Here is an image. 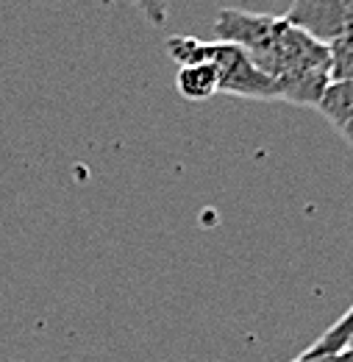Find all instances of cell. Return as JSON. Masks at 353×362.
I'll list each match as a JSON object with an SVG mask.
<instances>
[{"label":"cell","mask_w":353,"mask_h":362,"mask_svg":"<svg viewBox=\"0 0 353 362\" xmlns=\"http://www.w3.org/2000/svg\"><path fill=\"white\" fill-rule=\"evenodd\" d=\"M167 56L181 64H198V62H209L217 67L220 73V92L225 95H237V98H253V100H278L275 81L265 76L253 59L242 50V47L222 42V40H198L189 34H176L167 42Z\"/></svg>","instance_id":"cell-1"},{"label":"cell","mask_w":353,"mask_h":362,"mask_svg":"<svg viewBox=\"0 0 353 362\" xmlns=\"http://www.w3.org/2000/svg\"><path fill=\"white\" fill-rule=\"evenodd\" d=\"M284 25H287L284 14L278 17L262 11H245V8H222L215 20V34L217 40L242 47L251 59H256L281 34Z\"/></svg>","instance_id":"cell-2"},{"label":"cell","mask_w":353,"mask_h":362,"mask_svg":"<svg viewBox=\"0 0 353 362\" xmlns=\"http://www.w3.org/2000/svg\"><path fill=\"white\" fill-rule=\"evenodd\" d=\"M284 17L323 45L353 34V0H292Z\"/></svg>","instance_id":"cell-3"},{"label":"cell","mask_w":353,"mask_h":362,"mask_svg":"<svg viewBox=\"0 0 353 362\" xmlns=\"http://www.w3.org/2000/svg\"><path fill=\"white\" fill-rule=\"evenodd\" d=\"M314 109L353 148V81H331Z\"/></svg>","instance_id":"cell-4"},{"label":"cell","mask_w":353,"mask_h":362,"mask_svg":"<svg viewBox=\"0 0 353 362\" xmlns=\"http://www.w3.org/2000/svg\"><path fill=\"white\" fill-rule=\"evenodd\" d=\"M176 90L184 100L203 103V100H209V98H215L220 92V73L209 62L181 64L176 73Z\"/></svg>","instance_id":"cell-5"},{"label":"cell","mask_w":353,"mask_h":362,"mask_svg":"<svg viewBox=\"0 0 353 362\" xmlns=\"http://www.w3.org/2000/svg\"><path fill=\"white\" fill-rule=\"evenodd\" d=\"M351 340H353V307L340 317V320H334V323L320 334V340L311 343L309 349H306V354H314V357H320V354H337V351H342Z\"/></svg>","instance_id":"cell-6"},{"label":"cell","mask_w":353,"mask_h":362,"mask_svg":"<svg viewBox=\"0 0 353 362\" xmlns=\"http://www.w3.org/2000/svg\"><path fill=\"white\" fill-rule=\"evenodd\" d=\"M331 50V81H353V34L328 45Z\"/></svg>","instance_id":"cell-7"},{"label":"cell","mask_w":353,"mask_h":362,"mask_svg":"<svg viewBox=\"0 0 353 362\" xmlns=\"http://www.w3.org/2000/svg\"><path fill=\"white\" fill-rule=\"evenodd\" d=\"M131 3L153 25H164L167 23V0H131Z\"/></svg>","instance_id":"cell-8"},{"label":"cell","mask_w":353,"mask_h":362,"mask_svg":"<svg viewBox=\"0 0 353 362\" xmlns=\"http://www.w3.org/2000/svg\"><path fill=\"white\" fill-rule=\"evenodd\" d=\"M292 362H334V360H331V354H320V357H314V354H306V351H304L301 357H295Z\"/></svg>","instance_id":"cell-9"},{"label":"cell","mask_w":353,"mask_h":362,"mask_svg":"<svg viewBox=\"0 0 353 362\" xmlns=\"http://www.w3.org/2000/svg\"><path fill=\"white\" fill-rule=\"evenodd\" d=\"M331 360H334V362H353V343L348 346V349H342V351L331 354Z\"/></svg>","instance_id":"cell-10"},{"label":"cell","mask_w":353,"mask_h":362,"mask_svg":"<svg viewBox=\"0 0 353 362\" xmlns=\"http://www.w3.org/2000/svg\"><path fill=\"white\" fill-rule=\"evenodd\" d=\"M351 343H353V340H351ZM351 343H348V346H351ZM348 346H345V349H348Z\"/></svg>","instance_id":"cell-11"}]
</instances>
